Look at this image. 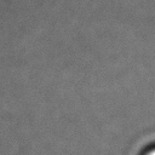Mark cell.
Wrapping results in <instances>:
<instances>
[{"label": "cell", "instance_id": "1", "mask_svg": "<svg viewBox=\"0 0 155 155\" xmlns=\"http://www.w3.org/2000/svg\"><path fill=\"white\" fill-rule=\"evenodd\" d=\"M142 155H155V147H153V148H148L147 150L143 151Z\"/></svg>", "mask_w": 155, "mask_h": 155}]
</instances>
